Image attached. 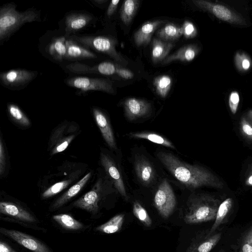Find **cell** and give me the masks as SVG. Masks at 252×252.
<instances>
[{"label": "cell", "instance_id": "cell-39", "mask_svg": "<svg viewBox=\"0 0 252 252\" xmlns=\"http://www.w3.org/2000/svg\"><path fill=\"white\" fill-rule=\"evenodd\" d=\"M240 102L239 94L237 91L232 92L229 96L228 104L231 112L235 115L238 110Z\"/></svg>", "mask_w": 252, "mask_h": 252}, {"label": "cell", "instance_id": "cell-35", "mask_svg": "<svg viewBox=\"0 0 252 252\" xmlns=\"http://www.w3.org/2000/svg\"><path fill=\"white\" fill-rule=\"evenodd\" d=\"M70 181V180H65L54 184L42 193V198H49L59 193L69 185Z\"/></svg>", "mask_w": 252, "mask_h": 252}, {"label": "cell", "instance_id": "cell-18", "mask_svg": "<svg viewBox=\"0 0 252 252\" xmlns=\"http://www.w3.org/2000/svg\"><path fill=\"white\" fill-rule=\"evenodd\" d=\"M65 45L66 60L75 61L97 58L96 55L89 49L69 38H66Z\"/></svg>", "mask_w": 252, "mask_h": 252}, {"label": "cell", "instance_id": "cell-27", "mask_svg": "<svg viewBox=\"0 0 252 252\" xmlns=\"http://www.w3.org/2000/svg\"><path fill=\"white\" fill-rule=\"evenodd\" d=\"M157 34L163 41H172L182 35V32L181 27L170 23L158 31Z\"/></svg>", "mask_w": 252, "mask_h": 252}, {"label": "cell", "instance_id": "cell-12", "mask_svg": "<svg viewBox=\"0 0 252 252\" xmlns=\"http://www.w3.org/2000/svg\"><path fill=\"white\" fill-rule=\"evenodd\" d=\"M101 187V181L99 180L92 190L74 202L73 206L93 214L96 213L98 210V203L100 200Z\"/></svg>", "mask_w": 252, "mask_h": 252}, {"label": "cell", "instance_id": "cell-23", "mask_svg": "<svg viewBox=\"0 0 252 252\" xmlns=\"http://www.w3.org/2000/svg\"><path fill=\"white\" fill-rule=\"evenodd\" d=\"M173 47V44L170 42L154 38L152 41L151 56L153 62L157 63L164 60Z\"/></svg>", "mask_w": 252, "mask_h": 252}, {"label": "cell", "instance_id": "cell-5", "mask_svg": "<svg viewBox=\"0 0 252 252\" xmlns=\"http://www.w3.org/2000/svg\"><path fill=\"white\" fill-rule=\"evenodd\" d=\"M199 8L212 14L224 22L238 25H245L246 22L241 15L224 5L204 0H192Z\"/></svg>", "mask_w": 252, "mask_h": 252}, {"label": "cell", "instance_id": "cell-2", "mask_svg": "<svg viewBox=\"0 0 252 252\" xmlns=\"http://www.w3.org/2000/svg\"><path fill=\"white\" fill-rule=\"evenodd\" d=\"M39 12L29 9L23 12L16 9L13 3L3 5L0 9V41L2 43L27 23L40 21Z\"/></svg>", "mask_w": 252, "mask_h": 252}, {"label": "cell", "instance_id": "cell-41", "mask_svg": "<svg viewBox=\"0 0 252 252\" xmlns=\"http://www.w3.org/2000/svg\"><path fill=\"white\" fill-rule=\"evenodd\" d=\"M116 73L120 77L126 79H131L134 75L131 70L121 67L118 65H116Z\"/></svg>", "mask_w": 252, "mask_h": 252}, {"label": "cell", "instance_id": "cell-47", "mask_svg": "<svg viewBox=\"0 0 252 252\" xmlns=\"http://www.w3.org/2000/svg\"><path fill=\"white\" fill-rule=\"evenodd\" d=\"M226 252L223 249H221V250H219L218 252Z\"/></svg>", "mask_w": 252, "mask_h": 252}, {"label": "cell", "instance_id": "cell-4", "mask_svg": "<svg viewBox=\"0 0 252 252\" xmlns=\"http://www.w3.org/2000/svg\"><path fill=\"white\" fill-rule=\"evenodd\" d=\"M67 38L72 39L88 49H91L109 56L122 65L126 66L128 64L127 61L116 51L115 47L118 42L115 38L104 36L88 35H73Z\"/></svg>", "mask_w": 252, "mask_h": 252}, {"label": "cell", "instance_id": "cell-29", "mask_svg": "<svg viewBox=\"0 0 252 252\" xmlns=\"http://www.w3.org/2000/svg\"><path fill=\"white\" fill-rule=\"evenodd\" d=\"M124 218V214L115 216L107 222L96 227V230L106 234L115 233L121 229Z\"/></svg>", "mask_w": 252, "mask_h": 252}, {"label": "cell", "instance_id": "cell-21", "mask_svg": "<svg viewBox=\"0 0 252 252\" xmlns=\"http://www.w3.org/2000/svg\"><path fill=\"white\" fill-rule=\"evenodd\" d=\"M199 51V47L196 45H185L176 52L167 57L163 61L162 64H167L175 61H191L196 56Z\"/></svg>", "mask_w": 252, "mask_h": 252}, {"label": "cell", "instance_id": "cell-17", "mask_svg": "<svg viewBox=\"0 0 252 252\" xmlns=\"http://www.w3.org/2000/svg\"><path fill=\"white\" fill-rule=\"evenodd\" d=\"M93 112L96 124L108 145L112 149L116 148L113 132L109 120L99 109L94 108Z\"/></svg>", "mask_w": 252, "mask_h": 252}, {"label": "cell", "instance_id": "cell-36", "mask_svg": "<svg viewBox=\"0 0 252 252\" xmlns=\"http://www.w3.org/2000/svg\"><path fill=\"white\" fill-rule=\"evenodd\" d=\"M240 252H252V225L247 230L242 238Z\"/></svg>", "mask_w": 252, "mask_h": 252}, {"label": "cell", "instance_id": "cell-22", "mask_svg": "<svg viewBox=\"0 0 252 252\" xmlns=\"http://www.w3.org/2000/svg\"><path fill=\"white\" fill-rule=\"evenodd\" d=\"M66 40L64 35L54 37L48 44L47 52L56 61L62 62L65 59L66 53Z\"/></svg>", "mask_w": 252, "mask_h": 252}, {"label": "cell", "instance_id": "cell-38", "mask_svg": "<svg viewBox=\"0 0 252 252\" xmlns=\"http://www.w3.org/2000/svg\"><path fill=\"white\" fill-rule=\"evenodd\" d=\"M182 35L186 38H193L197 35V31L195 26L191 22L186 20L181 27Z\"/></svg>", "mask_w": 252, "mask_h": 252}, {"label": "cell", "instance_id": "cell-34", "mask_svg": "<svg viewBox=\"0 0 252 252\" xmlns=\"http://www.w3.org/2000/svg\"><path fill=\"white\" fill-rule=\"evenodd\" d=\"M133 213L135 217L145 225L150 226L152 224V221L148 212L137 201L133 203Z\"/></svg>", "mask_w": 252, "mask_h": 252}, {"label": "cell", "instance_id": "cell-20", "mask_svg": "<svg viewBox=\"0 0 252 252\" xmlns=\"http://www.w3.org/2000/svg\"><path fill=\"white\" fill-rule=\"evenodd\" d=\"M0 212L27 222H35L36 220L30 213L18 205L7 202H0Z\"/></svg>", "mask_w": 252, "mask_h": 252}, {"label": "cell", "instance_id": "cell-46", "mask_svg": "<svg viewBox=\"0 0 252 252\" xmlns=\"http://www.w3.org/2000/svg\"><path fill=\"white\" fill-rule=\"evenodd\" d=\"M246 117L248 121L252 124V109L249 110L247 114Z\"/></svg>", "mask_w": 252, "mask_h": 252}, {"label": "cell", "instance_id": "cell-32", "mask_svg": "<svg viewBox=\"0 0 252 252\" xmlns=\"http://www.w3.org/2000/svg\"><path fill=\"white\" fill-rule=\"evenodd\" d=\"M234 63L237 69L241 72L248 71L252 66V61L251 58L243 52H237L235 54Z\"/></svg>", "mask_w": 252, "mask_h": 252}, {"label": "cell", "instance_id": "cell-45", "mask_svg": "<svg viewBox=\"0 0 252 252\" xmlns=\"http://www.w3.org/2000/svg\"><path fill=\"white\" fill-rule=\"evenodd\" d=\"M245 183L247 186L252 187V165L251 166L249 172L246 177Z\"/></svg>", "mask_w": 252, "mask_h": 252}, {"label": "cell", "instance_id": "cell-40", "mask_svg": "<svg viewBox=\"0 0 252 252\" xmlns=\"http://www.w3.org/2000/svg\"><path fill=\"white\" fill-rule=\"evenodd\" d=\"M75 136L74 135H70L63 140L59 144H58L52 151V155L61 153L64 151L72 140L74 139Z\"/></svg>", "mask_w": 252, "mask_h": 252}, {"label": "cell", "instance_id": "cell-6", "mask_svg": "<svg viewBox=\"0 0 252 252\" xmlns=\"http://www.w3.org/2000/svg\"><path fill=\"white\" fill-rule=\"evenodd\" d=\"M155 205L159 214L164 218H168L176 206V197L173 190L164 179L158 186L154 196Z\"/></svg>", "mask_w": 252, "mask_h": 252}, {"label": "cell", "instance_id": "cell-31", "mask_svg": "<svg viewBox=\"0 0 252 252\" xmlns=\"http://www.w3.org/2000/svg\"><path fill=\"white\" fill-rule=\"evenodd\" d=\"M53 219L62 227L68 230H79L83 227L82 223L67 214H59L53 216Z\"/></svg>", "mask_w": 252, "mask_h": 252}, {"label": "cell", "instance_id": "cell-42", "mask_svg": "<svg viewBox=\"0 0 252 252\" xmlns=\"http://www.w3.org/2000/svg\"><path fill=\"white\" fill-rule=\"evenodd\" d=\"M5 165V158L4 149L1 140L0 141V174L2 175L4 170Z\"/></svg>", "mask_w": 252, "mask_h": 252}, {"label": "cell", "instance_id": "cell-26", "mask_svg": "<svg viewBox=\"0 0 252 252\" xmlns=\"http://www.w3.org/2000/svg\"><path fill=\"white\" fill-rule=\"evenodd\" d=\"M139 5L138 0H127L123 2L120 12L122 22L128 25L134 17Z\"/></svg>", "mask_w": 252, "mask_h": 252}, {"label": "cell", "instance_id": "cell-11", "mask_svg": "<svg viewBox=\"0 0 252 252\" xmlns=\"http://www.w3.org/2000/svg\"><path fill=\"white\" fill-rule=\"evenodd\" d=\"M127 119L133 121L147 115L151 111V105L148 101L136 98H128L123 102Z\"/></svg>", "mask_w": 252, "mask_h": 252}, {"label": "cell", "instance_id": "cell-7", "mask_svg": "<svg viewBox=\"0 0 252 252\" xmlns=\"http://www.w3.org/2000/svg\"><path fill=\"white\" fill-rule=\"evenodd\" d=\"M65 83L68 86L79 89L82 92L98 91L110 94L114 93L111 81L104 78L75 77L66 79Z\"/></svg>", "mask_w": 252, "mask_h": 252}, {"label": "cell", "instance_id": "cell-15", "mask_svg": "<svg viewBox=\"0 0 252 252\" xmlns=\"http://www.w3.org/2000/svg\"><path fill=\"white\" fill-rule=\"evenodd\" d=\"M101 163L106 172L112 180L114 186L119 193L126 197V189L122 176L116 164L107 155L101 153Z\"/></svg>", "mask_w": 252, "mask_h": 252}, {"label": "cell", "instance_id": "cell-3", "mask_svg": "<svg viewBox=\"0 0 252 252\" xmlns=\"http://www.w3.org/2000/svg\"><path fill=\"white\" fill-rule=\"evenodd\" d=\"M220 203L219 199L208 194L193 196L188 202L184 221L192 224L214 220Z\"/></svg>", "mask_w": 252, "mask_h": 252}, {"label": "cell", "instance_id": "cell-14", "mask_svg": "<svg viewBox=\"0 0 252 252\" xmlns=\"http://www.w3.org/2000/svg\"><path fill=\"white\" fill-rule=\"evenodd\" d=\"M134 165L137 177L142 184L148 186L153 183L155 178V170L148 159L142 156H137Z\"/></svg>", "mask_w": 252, "mask_h": 252}, {"label": "cell", "instance_id": "cell-19", "mask_svg": "<svg viewBox=\"0 0 252 252\" xmlns=\"http://www.w3.org/2000/svg\"><path fill=\"white\" fill-rule=\"evenodd\" d=\"M163 23L162 20H156L144 23L134 33L135 44L138 46L148 44L154 32Z\"/></svg>", "mask_w": 252, "mask_h": 252}, {"label": "cell", "instance_id": "cell-24", "mask_svg": "<svg viewBox=\"0 0 252 252\" xmlns=\"http://www.w3.org/2000/svg\"><path fill=\"white\" fill-rule=\"evenodd\" d=\"M91 176V172H89L77 183L72 186L66 192H65L62 196L56 200V201L53 204L52 208L56 209L61 207L68 201L71 198L75 196L82 189L90 178Z\"/></svg>", "mask_w": 252, "mask_h": 252}, {"label": "cell", "instance_id": "cell-25", "mask_svg": "<svg viewBox=\"0 0 252 252\" xmlns=\"http://www.w3.org/2000/svg\"><path fill=\"white\" fill-rule=\"evenodd\" d=\"M233 201L231 198H227L221 202L218 209L214 223L208 233L211 235L224 222V220L229 213Z\"/></svg>", "mask_w": 252, "mask_h": 252}, {"label": "cell", "instance_id": "cell-37", "mask_svg": "<svg viewBox=\"0 0 252 252\" xmlns=\"http://www.w3.org/2000/svg\"><path fill=\"white\" fill-rule=\"evenodd\" d=\"M240 130L242 134L247 139L252 141V124L246 116L242 117L240 122Z\"/></svg>", "mask_w": 252, "mask_h": 252}, {"label": "cell", "instance_id": "cell-13", "mask_svg": "<svg viewBox=\"0 0 252 252\" xmlns=\"http://www.w3.org/2000/svg\"><path fill=\"white\" fill-rule=\"evenodd\" d=\"M93 20L92 14L85 12H72L67 15L65 18V36H69L75 32L89 25Z\"/></svg>", "mask_w": 252, "mask_h": 252}, {"label": "cell", "instance_id": "cell-44", "mask_svg": "<svg viewBox=\"0 0 252 252\" xmlns=\"http://www.w3.org/2000/svg\"><path fill=\"white\" fill-rule=\"evenodd\" d=\"M0 252H17L11 248L8 244L0 241Z\"/></svg>", "mask_w": 252, "mask_h": 252}, {"label": "cell", "instance_id": "cell-10", "mask_svg": "<svg viewBox=\"0 0 252 252\" xmlns=\"http://www.w3.org/2000/svg\"><path fill=\"white\" fill-rule=\"evenodd\" d=\"M71 72L77 74L94 73L111 75L116 73V65L109 62H104L91 66L79 63H71L66 66Z\"/></svg>", "mask_w": 252, "mask_h": 252}, {"label": "cell", "instance_id": "cell-30", "mask_svg": "<svg viewBox=\"0 0 252 252\" xmlns=\"http://www.w3.org/2000/svg\"><path fill=\"white\" fill-rule=\"evenodd\" d=\"M153 84L157 94L164 98L171 88L172 79L167 75H159L154 79Z\"/></svg>", "mask_w": 252, "mask_h": 252}, {"label": "cell", "instance_id": "cell-43", "mask_svg": "<svg viewBox=\"0 0 252 252\" xmlns=\"http://www.w3.org/2000/svg\"><path fill=\"white\" fill-rule=\"evenodd\" d=\"M120 0H111L107 10V15L108 17H111L117 9L118 5Z\"/></svg>", "mask_w": 252, "mask_h": 252}, {"label": "cell", "instance_id": "cell-28", "mask_svg": "<svg viewBox=\"0 0 252 252\" xmlns=\"http://www.w3.org/2000/svg\"><path fill=\"white\" fill-rule=\"evenodd\" d=\"M129 136L135 138L144 139L157 144L175 149L173 144L165 137L157 133L147 132L130 133Z\"/></svg>", "mask_w": 252, "mask_h": 252}, {"label": "cell", "instance_id": "cell-33", "mask_svg": "<svg viewBox=\"0 0 252 252\" xmlns=\"http://www.w3.org/2000/svg\"><path fill=\"white\" fill-rule=\"evenodd\" d=\"M7 110L10 117L18 123L24 126H28L30 125L29 119L16 105L8 104Z\"/></svg>", "mask_w": 252, "mask_h": 252}, {"label": "cell", "instance_id": "cell-1", "mask_svg": "<svg viewBox=\"0 0 252 252\" xmlns=\"http://www.w3.org/2000/svg\"><path fill=\"white\" fill-rule=\"evenodd\" d=\"M157 157L177 180L190 189L204 186L216 189L223 187L221 181L206 168L185 163L169 153L159 152Z\"/></svg>", "mask_w": 252, "mask_h": 252}, {"label": "cell", "instance_id": "cell-9", "mask_svg": "<svg viewBox=\"0 0 252 252\" xmlns=\"http://www.w3.org/2000/svg\"><path fill=\"white\" fill-rule=\"evenodd\" d=\"M0 232L33 252H51L48 248L39 241L22 232L4 228H1Z\"/></svg>", "mask_w": 252, "mask_h": 252}, {"label": "cell", "instance_id": "cell-8", "mask_svg": "<svg viewBox=\"0 0 252 252\" xmlns=\"http://www.w3.org/2000/svg\"><path fill=\"white\" fill-rule=\"evenodd\" d=\"M36 76L34 71L16 69L1 72L0 80L4 87L11 90H20L26 87Z\"/></svg>", "mask_w": 252, "mask_h": 252}, {"label": "cell", "instance_id": "cell-16", "mask_svg": "<svg viewBox=\"0 0 252 252\" xmlns=\"http://www.w3.org/2000/svg\"><path fill=\"white\" fill-rule=\"evenodd\" d=\"M221 233H214L197 237L184 252H210L219 243Z\"/></svg>", "mask_w": 252, "mask_h": 252}]
</instances>
